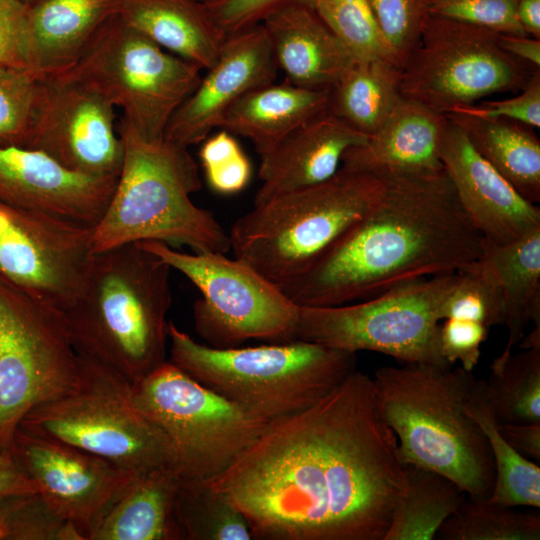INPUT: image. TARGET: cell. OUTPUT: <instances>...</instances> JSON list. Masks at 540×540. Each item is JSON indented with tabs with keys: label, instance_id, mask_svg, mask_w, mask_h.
Returning <instances> with one entry per match:
<instances>
[{
	"label": "cell",
	"instance_id": "3",
	"mask_svg": "<svg viewBox=\"0 0 540 540\" xmlns=\"http://www.w3.org/2000/svg\"><path fill=\"white\" fill-rule=\"evenodd\" d=\"M171 270L140 243L93 253L78 296L63 312L77 354L132 383L164 363Z\"/></svg>",
	"mask_w": 540,
	"mask_h": 540
},
{
	"label": "cell",
	"instance_id": "31",
	"mask_svg": "<svg viewBox=\"0 0 540 540\" xmlns=\"http://www.w3.org/2000/svg\"><path fill=\"white\" fill-rule=\"evenodd\" d=\"M466 411L488 440L495 466V483L488 502L500 506L540 507V467L516 451L501 435L483 379H471Z\"/></svg>",
	"mask_w": 540,
	"mask_h": 540
},
{
	"label": "cell",
	"instance_id": "12",
	"mask_svg": "<svg viewBox=\"0 0 540 540\" xmlns=\"http://www.w3.org/2000/svg\"><path fill=\"white\" fill-rule=\"evenodd\" d=\"M132 384L137 406L167 436L182 478H215L268 424L169 360Z\"/></svg>",
	"mask_w": 540,
	"mask_h": 540
},
{
	"label": "cell",
	"instance_id": "33",
	"mask_svg": "<svg viewBox=\"0 0 540 540\" xmlns=\"http://www.w3.org/2000/svg\"><path fill=\"white\" fill-rule=\"evenodd\" d=\"M174 516L182 540H252L241 510L205 479L181 477Z\"/></svg>",
	"mask_w": 540,
	"mask_h": 540
},
{
	"label": "cell",
	"instance_id": "20",
	"mask_svg": "<svg viewBox=\"0 0 540 540\" xmlns=\"http://www.w3.org/2000/svg\"><path fill=\"white\" fill-rule=\"evenodd\" d=\"M440 160L463 209L488 243L505 245L540 226L538 204L526 200L449 118Z\"/></svg>",
	"mask_w": 540,
	"mask_h": 540
},
{
	"label": "cell",
	"instance_id": "6",
	"mask_svg": "<svg viewBox=\"0 0 540 540\" xmlns=\"http://www.w3.org/2000/svg\"><path fill=\"white\" fill-rule=\"evenodd\" d=\"M168 340L171 363L268 422L308 408L357 370L356 353L303 340L220 349L173 322Z\"/></svg>",
	"mask_w": 540,
	"mask_h": 540
},
{
	"label": "cell",
	"instance_id": "53",
	"mask_svg": "<svg viewBox=\"0 0 540 540\" xmlns=\"http://www.w3.org/2000/svg\"><path fill=\"white\" fill-rule=\"evenodd\" d=\"M198 1H200L202 3H210V2H214L216 0H198Z\"/></svg>",
	"mask_w": 540,
	"mask_h": 540
},
{
	"label": "cell",
	"instance_id": "8",
	"mask_svg": "<svg viewBox=\"0 0 540 540\" xmlns=\"http://www.w3.org/2000/svg\"><path fill=\"white\" fill-rule=\"evenodd\" d=\"M18 428L72 445L133 474L176 466L167 436L135 403L132 382L79 354L74 387L32 409Z\"/></svg>",
	"mask_w": 540,
	"mask_h": 540
},
{
	"label": "cell",
	"instance_id": "47",
	"mask_svg": "<svg viewBox=\"0 0 540 540\" xmlns=\"http://www.w3.org/2000/svg\"><path fill=\"white\" fill-rule=\"evenodd\" d=\"M499 431L521 455L540 460V423H499Z\"/></svg>",
	"mask_w": 540,
	"mask_h": 540
},
{
	"label": "cell",
	"instance_id": "35",
	"mask_svg": "<svg viewBox=\"0 0 540 540\" xmlns=\"http://www.w3.org/2000/svg\"><path fill=\"white\" fill-rule=\"evenodd\" d=\"M443 540H539L538 513L466 499L439 528Z\"/></svg>",
	"mask_w": 540,
	"mask_h": 540
},
{
	"label": "cell",
	"instance_id": "25",
	"mask_svg": "<svg viewBox=\"0 0 540 540\" xmlns=\"http://www.w3.org/2000/svg\"><path fill=\"white\" fill-rule=\"evenodd\" d=\"M115 14V0H37L28 5L31 69L39 76L71 69Z\"/></svg>",
	"mask_w": 540,
	"mask_h": 540
},
{
	"label": "cell",
	"instance_id": "32",
	"mask_svg": "<svg viewBox=\"0 0 540 540\" xmlns=\"http://www.w3.org/2000/svg\"><path fill=\"white\" fill-rule=\"evenodd\" d=\"M406 489L396 504L383 540H433L441 525L467 499L448 477L405 464Z\"/></svg>",
	"mask_w": 540,
	"mask_h": 540
},
{
	"label": "cell",
	"instance_id": "39",
	"mask_svg": "<svg viewBox=\"0 0 540 540\" xmlns=\"http://www.w3.org/2000/svg\"><path fill=\"white\" fill-rule=\"evenodd\" d=\"M38 80L30 69L0 66V146H27Z\"/></svg>",
	"mask_w": 540,
	"mask_h": 540
},
{
	"label": "cell",
	"instance_id": "36",
	"mask_svg": "<svg viewBox=\"0 0 540 540\" xmlns=\"http://www.w3.org/2000/svg\"><path fill=\"white\" fill-rule=\"evenodd\" d=\"M314 9L355 61L384 59L398 65L367 0H316Z\"/></svg>",
	"mask_w": 540,
	"mask_h": 540
},
{
	"label": "cell",
	"instance_id": "5",
	"mask_svg": "<svg viewBox=\"0 0 540 540\" xmlns=\"http://www.w3.org/2000/svg\"><path fill=\"white\" fill-rule=\"evenodd\" d=\"M117 130L123 163L107 208L93 227L92 252L143 241L229 252V234L211 211L191 200L202 183L188 149L164 139L149 141L122 117Z\"/></svg>",
	"mask_w": 540,
	"mask_h": 540
},
{
	"label": "cell",
	"instance_id": "48",
	"mask_svg": "<svg viewBox=\"0 0 540 540\" xmlns=\"http://www.w3.org/2000/svg\"><path fill=\"white\" fill-rule=\"evenodd\" d=\"M38 493L33 481L21 470L10 451L0 452V497Z\"/></svg>",
	"mask_w": 540,
	"mask_h": 540
},
{
	"label": "cell",
	"instance_id": "9",
	"mask_svg": "<svg viewBox=\"0 0 540 540\" xmlns=\"http://www.w3.org/2000/svg\"><path fill=\"white\" fill-rule=\"evenodd\" d=\"M457 275L415 280L364 301L300 307L296 340L352 353L379 352L403 363L451 366L440 350L439 309Z\"/></svg>",
	"mask_w": 540,
	"mask_h": 540
},
{
	"label": "cell",
	"instance_id": "44",
	"mask_svg": "<svg viewBox=\"0 0 540 540\" xmlns=\"http://www.w3.org/2000/svg\"><path fill=\"white\" fill-rule=\"evenodd\" d=\"M487 326L472 320L447 318L440 324V350L445 361L453 366L456 362L468 372L477 365L481 346L488 337Z\"/></svg>",
	"mask_w": 540,
	"mask_h": 540
},
{
	"label": "cell",
	"instance_id": "38",
	"mask_svg": "<svg viewBox=\"0 0 540 540\" xmlns=\"http://www.w3.org/2000/svg\"><path fill=\"white\" fill-rule=\"evenodd\" d=\"M0 540H84L39 493L0 497Z\"/></svg>",
	"mask_w": 540,
	"mask_h": 540
},
{
	"label": "cell",
	"instance_id": "37",
	"mask_svg": "<svg viewBox=\"0 0 540 540\" xmlns=\"http://www.w3.org/2000/svg\"><path fill=\"white\" fill-rule=\"evenodd\" d=\"M457 280L439 309V319L460 318L488 328L503 325L504 299L492 270L480 259L457 271Z\"/></svg>",
	"mask_w": 540,
	"mask_h": 540
},
{
	"label": "cell",
	"instance_id": "45",
	"mask_svg": "<svg viewBox=\"0 0 540 540\" xmlns=\"http://www.w3.org/2000/svg\"><path fill=\"white\" fill-rule=\"evenodd\" d=\"M516 96L500 101H483L454 112L490 118L508 119L533 129L540 127V70L533 72L528 82Z\"/></svg>",
	"mask_w": 540,
	"mask_h": 540
},
{
	"label": "cell",
	"instance_id": "24",
	"mask_svg": "<svg viewBox=\"0 0 540 540\" xmlns=\"http://www.w3.org/2000/svg\"><path fill=\"white\" fill-rule=\"evenodd\" d=\"M176 466L135 474L93 525L88 540H182L174 516Z\"/></svg>",
	"mask_w": 540,
	"mask_h": 540
},
{
	"label": "cell",
	"instance_id": "14",
	"mask_svg": "<svg viewBox=\"0 0 540 540\" xmlns=\"http://www.w3.org/2000/svg\"><path fill=\"white\" fill-rule=\"evenodd\" d=\"M78 354L64 313L0 282V452L24 417L71 390Z\"/></svg>",
	"mask_w": 540,
	"mask_h": 540
},
{
	"label": "cell",
	"instance_id": "29",
	"mask_svg": "<svg viewBox=\"0 0 540 540\" xmlns=\"http://www.w3.org/2000/svg\"><path fill=\"white\" fill-rule=\"evenodd\" d=\"M447 116L526 200L540 202V141L533 128L508 119L460 112Z\"/></svg>",
	"mask_w": 540,
	"mask_h": 540
},
{
	"label": "cell",
	"instance_id": "40",
	"mask_svg": "<svg viewBox=\"0 0 540 540\" xmlns=\"http://www.w3.org/2000/svg\"><path fill=\"white\" fill-rule=\"evenodd\" d=\"M432 1L367 0L400 68L419 44Z\"/></svg>",
	"mask_w": 540,
	"mask_h": 540
},
{
	"label": "cell",
	"instance_id": "34",
	"mask_svg": "<svg viewBox=\"0 0 540 540\" xmlns=\"http://www.w3.org/2000/svg\"><path fill=\"white\" fill-rule=\"evenodd\" d=\"M484 382L499 423H540V347L496 357Z\"/></svg>",
	"mask_w": 540,
	"mask_h": 540
},
{
	"label": "cell",
	"instance_id": "42",
	"mask_svg": "<svg viewBox=\"0 0 540 540\" xmlns=\"http://www.w3.org/2000/svg\"><path fill=\"white\" fill-rule=\"evenodd\" d=\"M518 0H433L430 14L479 26L501 34L527 35L520 26Z\"/></svg>",
	"mask_w": 540,
	"mask_h": 540
},
{
	"label": "cell",
	"instance_id": "19",
	"mask_svg": "<svg viewBox=\"0 0 540 540\" xmlns=\"http://www.w3.org/2000/svg\"><path fill=\"white\" fill-rule=\"evenodd\" d=\"M116 180L68 170L39 150L0 146V201L16 207L95 226Z\"/></svg>",
	"mask_w": 540,
	"mask_h": 540
},
{
	"label": "cell",
	"instance_id": "51",
	"mask_svg": "<svg viewBox=\"0 0 540 540\" xmlns=\"http://www.w3.org/2000/svg\"><path fill=\"white\" fill-rule=\"evenodd\" d=\"M520 341V349H530L540 347V325L534 326L527 336H523Z\"/></svg>",
	"mask_w": 540,
	"mask_h": 540
},
{
	"label": "cell",
	"instance_id": "28",
	"mask_svg": "<svg viewBox=\"0 0 540 540\" xmlns=\"http://www.w3.org/2000/svg\"><path fill=\"white\" fill-rule=\"evenodd\" d=\"M480 259L494 273L504 299L508 339L497 357L503 359L529 324L540 325V226L505 245L485 241Z\"/></svg>",
	"mask_w": 540,
	"mask_h": 540
},
{
	"label": "cell",
	"instance_id": "16",
	"mask_svg": "<svg viewBox=\"0 0 540 540\" xmlns=\"http://www.w3.org/2000/svg\"><path fill=\"white\" fill-rule=\"evenodd\" d=\"M115 108L70 69L40 75L26 148L39 150L77 173L117 177L124 147Z\"/></svg>",
	"mask_w": 540,
	"mask_h": 540
},
{
	"label": "cell",
	"instance_id": "22",
	"mask_svg": "<svg viewBox=\"0 0 540 540\" xmlns=\"http://www.w3.org/2000/svg\"><path fill=\"white\" fill-rule=\"evenodd\" d=\"M261 24L278 69L293 85L328 89L355 62L312 7L285 5L267 15Z\"/></svg>",
	"mask_w": 540,
	"mask_h": 540
},
{
	"label": "cell",
	"instance_id": "41",
	"mask_svg": "<svg viewBox=\"0 0 540 540\" xmlns=\"http://www.w3.org/2000/svg\"><path fill=\"white\" fill-rule=\"evenodd\" d=\"M199 159L209 186L220 194H234L250 181L252 168L234 135L223 130L203 140Z\"/></svg>",
	"mask_w": 540,
	"mask_h": 540
},
{
	"label": "cell",
	"instance_id": "7",
	"mask_svg": "<svg viewBox=\"0 0 540 540\" xmlns=\"http://www.w3.org/2000/svg\"><path fill=\"white\" fill-rule=\"evenodd\" d=\"M384 184L383 173L341 166L322 183L254 205L228 233L234 257L284 291L374 207Z\"/></svg>",
	"mask_w": 540,
	"mask_h": 540
},
{
	"label": "cell",
	"instance_id": "15",
	"mask_svg": "<svg viewBox=\"0 0 540 540\" xmlns=\"http://www.w3.org/2000/svg\"><path fill=\"white\" fill-rule=\"evenodd\" d=\"M93 227L0 201V282L66 311L93 256Z\"/></svg>",
	"mask_w": 540,
	"mask_h": 540
},
{
	"label": "cell",
	"instance_id": "1",
	"mask_svg": "<svg viewBox=\"0 0 540 540\" xmlns=\"http://www.w3.org/2000/svg\"><path fill=\"white\" fill-rule=\"evenodd\" d=\"M208 482L241 510L252 540H383L407 475L372 377L355 370L269 421Z\"/></svg>",
	"mask_w": 540,
	"mask_h": 540
},
{
	"label": "cell",
	"instance_id": "43",
	"mask_svg": "<svg viewBox=\"0 0 540 540\" xmlns=\"http://www.w3.org/2000/svg\"><path fill=\"white\" fill-rule=\"evenodd\" d=\"M316 0H216L203 3L215 27L228 37L262 23L274 10L289 4L314 8Z\"/></svg>",
	"mask_w": 540,
	"mask_h": 540
},
{
	"label": "cell",
	"instance_id": "30",
	"mask_svg": "<svg viewBox=\"0 0 540 540\" xmlns=\"http://www.w3.org/2000/svg\"><path fill=\"white\" fill-rule=\"evenodd\" d=\"M400 75L388 60L355 61L329 88L327 111L369 137L400 100Z\"/></svg>",
	"mask_w": 540,
	"mask_h": 540
},
{
	"label": "cell",
	"instance_id": "2",
	"mask_svg": "<svg viewBox=\"0 0 540 540\" xmlns=\"http://www.w3.org/2000/svg\"><path fill=\"white\" fill-rule=\"evenodd\" d=\"M378 202L283 292L300 307L364 301L415 280L456 272L485 239L444 168L383 173Z\"/></svg>",
	"mask_w": 540,
	"mask_h": 540
},
{
	"label": "cell",
	"instance_id": "18",
	"mask_svg": "<svg viewBox=\"0 0 540 540\" xmlns=\"http://www.w3.org/2000/svg\"><path fill=\"white\" fill-rule=\"evenodd\" d=\"M206 70L172 115L164 140L186 149L201 143L239 98L273 83L279 69L260 23L226 37L217 59Z\"/></svg>",
	"mask_w": 540,
	"mask_h": 540
},
{
	"label": "cell",
	"instance_id": "4",
	"mask_svg": "<svg viewBox=\"0 0 540 540\" xmlns=\"http://www.w3.org/2000/svg\"><path fill=\"white\" fill-rule=\"evenodd\" d=\"M472 372L428 363L384 366L372 377L404 464L440 473L470 500L489 498L495 466L487 438L466 411Z\"/></svg>",
	"mask_w": 540,
	"mask_h": 540
},
{
	"label": "cell",
	"instance_id": "13",
	"mask_svg": "<svg viewBox=\"0 0 540 540\" xmlns=\"http://www.w3.org/2000/svg\"><path fill=\"white\" fill-rule=\"evenodd\" d=\"M498 35L430 14L401 68V96L447 115L493 94L520 91L539 68L503 50Z\"/></svg>",
	"mask_w": 540,
	"mask_h": 540
},
{
	"label": "cell",
	"instance_id": "49",
	"mask_svg": "<svg viewBox=\"0 0 540 540\" xmlns=\"http://www.w3.org/2000/svg\"><path fill=\"white\" fill-rule=\"evenodd\" d=\"M499 45L516 59L534 68L540 67V39L528 35H498Z\"/></svg>",
	"mask_w": 540,
	"mask_h": 540
},
{
	"label": "cell",
	"instance_id": "26",
	"mask_svg": "<svg viewBox=\"0 0 540 540\" xmlns=\"http://www.w3.org/2000/svg\"><path fill=\"white\" fill-rule=\"evenodd\" d=\"M329 88L309 89L284 80L248 91L225 113L219 127L247 138L259 156L290 132L325 113Z\"/></svg>",
	"mask_w": 540,
	"mask_h": 540
},
{
	"label": "cell",
	"instance_id": "52",
	"mask_svg": "<svg viewBox=\"0 0 540 540\" xmlns=\"http://www.w3.org/2000/svg\"><path fill=\"white\" fill-rule=\"evenodd\" d=\"M24 3H26L27 5H31L33 4L34 2H36L37 0H22Z\"/></svg>",
	"mask_w": 540,
	"mask_h": 540
},
{
	"label": "cell",
	"instance_id": "11",
	"mask_svg": "<svg viewBox=\"0 0 540 540\" xmlns=\"http://www.w3.org/2000/svg\"><path fill=\"white\" fill-rule=\"evenodd\" d=\"M70 70L119 107L122 118L149 141L164 139L172 115L202 77L199 66L166 51L116 15Z\"/></svg>",
	"mask_w": 540,
	"mask_h": 540
},
{
	"label": "cell",
	"instance_id": "17",
	"mask_svg": "<svg viewBox=\"0 0 540 540\" xmlns=\"http://www.w3.org/2000/svg\"><path fill=\"white\" fill-rule=\"evenodd\" d=\"M37 492L88 540L101 513L135 475L64 442L18 428L9 450Z\"/></svg>",
	"mask_w": 540,
	"mask_h": 540
},
{
	"label": "cell",
	"instance_id": "10",
	"mask_svg": "<svg viewBox=\"0 0 540 540\" xmlns=\"http://www.w3.org/2000/svg\"><path fill=\"white\" fill-rule=\"evenodd\" d=\"M200 291L194 326L205 344L239 347L248 340H296L300 306L253 267L221 252L189 254L160 241L138 242Z\"/></svg>",
	"mask_w": 540,
	"mask_h": 540
},
{
	"label": "cell",
	"instance_id": "27",
	"mask_svg": "<svg viewBox=\"0 0 540 540\" xmlns=\"http://www.w3.org/2000/svg\"><path fill=\"white\" fill-rule=\"evenodd\" d=\"M115 9L127 26L201 69L212 66L225 40L198 0H115Z\"/></svg>",
	"mask_w": 540,
	"mask_h": 540
},
{
	"label": "cell",
	"instance_id": "46",
	"mask_svg": "<svg viewBox=\"0 0 540 540\" xmlns=\"http://www.w3.org/2000/svg\"><path fill=\"white\" fill-rule=\"evenodd\" d=\"M0 66L32 70L28 5L22 0H0Z\"/></svg>",
	"mask_w": 540,
	"mask_h": 540
},
{
	"label": "cell",
	"instance_id": "21",
	"mask_svg": "<svg viewBox=\"0 0 540 540\" xmlns=\"http://www.w3.org/2000/svg\"><path fill=\"white\" fill-rule=\"evenodd\" d=\"M367 140L328 111L301 125L260 156L261 186L254 205L328 180L344 153Z\"/></svg>",
	"mask_w": 540,
	"mask_h": 540
},
{
	"label": "cell",
	"instance_id": "23",
	"mask_svg": "<svg viewBox=\"0 0 540 540\" xmlns=\"http://www.w3.org/2000/svg\"><path fill=\"white\" fill-rule=\"evenodd\" d=\"M447 124V115L401 96L367 142L344 153L341 166L375 174L441 169Z\"/></svg>",
	"mask_w": 540,
	"mask_h": 540
},
{
	"label": "cell",
	"instance_id": "50",
	"mask_svg": "<svg viewBox=\"0 0 540 540\" xmlns=\"http://www.w3.org/2000/svg\"><path fill=\"white\" fill-rule=\"evenodd\" d=\"M516 14L524 32L540 39V0H518Z\"/></svg>",
	"mask_w": 540,
	"mask_h": 540
}]
</instances>
